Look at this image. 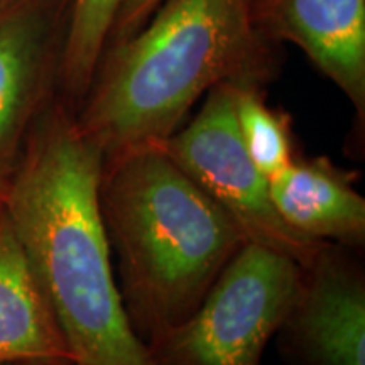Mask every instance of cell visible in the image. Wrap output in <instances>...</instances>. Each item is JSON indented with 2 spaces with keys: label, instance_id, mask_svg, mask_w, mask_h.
Segmentation results:
<instances>
[{
  "label": "cell",
  "instance_id": "obj_5",
  "mask_svg": "<svg viewBox=\"0 0 365 365\" xmlns=\"http://www.w3.org/2000/svg\"><path fill=\"white\" fill-rule=\"evenodd\" d=\"M235 86L222 83L210 90L190 124L158 148L234 218L247 244L274 250L307 267L327 242L298 234L277 213L269 180L242 143Z\"/></svg>",
  "mask_w": 365,
  "mask_h": 365
},
{
  "label": "cell",
  "instance_id": "obj_1",
  "mask_svg": "<svg viewBox=\"0 0 365 365\" xmlns=\"http://www.w3.org/2000/svg\"><path fill=\"white\" fill-rule=\"evenodd\" d=\"M103 159L56 97L7 180L4 208L78 365H150L130 328L98 207Z\"/></svg>",
  "mask_w": 365,
  "mask_h": 365
},
{
  "label": "cell",
  "instance_id": "obj_9",
  "mask_svg": "<svg viewBox=\"0 0 365 365\" xmlns=\"http://www.w3.org/2000/svg\"><path fill=\"white\" fill-rule=\"evenodd\" d=\"M271 198L282 220L312 240L345 247L365 245V200L354 176L328 158L294 161L269 180Z\"/></svg>",
  "mask_w": 365,
  "mask_h": 365
},
{
  "label": "cell",
  "instance_id": "obj_11",
  "mask_svg": "<svg viewBox=\"0 0 365 365\" xmlns=\"http://www.w3.org/2000/svg\"><path fill=\"white\" fill-rule=\"evenodd\" d=\"M120 4L122 0H70L58 91L73 112L78 110L90 88Z\"/></svg>",
  "mask_w": 365,
  "mask_h": 365
},
{
  "label": "cell",
  "instance_id": "obj_10",
  "mask_svg": "<svg viewBox=\"0 0 365 365\" xmlns=\"http://www.w3.org/2000/svg\"><path fill=\"white\" fill-rule=\"evenodd\" d=\"M73 359L9 215L0 203V364Z\"/></svg>",
  "mask_w": 365,
  "mask_h": 365
},
{
  "label": "cell",
  "instance_id": "obj_2",
  "mask_svg": "<svg viewBox=\"0 0 365 365\" xmlns=\"http://www.w3.org/2000/svg\"><path fill=\"white\" fill-rule=\"evenodd\" d=\"M276 71L252 0H164L140 29L105 49L76 127L108 163L161 145L217 85L264 88Z\"/></svg>",
  "mask_w": 365,
  "mask_h": 365
},
{
  "label": "cell",
  "instance_id": "obj_12",
  "mask_svg": "<svg viewBox=\"0 0 365 365\" xmlns=\"http://www.w3.org/2000/svg\"><path fill=\"white\" fill-rule=\"evenodd\" d=\"M257 86H235L237 125L250 159L267 180L294 161L287 117L269 107Z\"/></svg>",
  "mask_w": 365,
  "mask_h": 365
},
{
  "label": "cell",
  "instance_id": "obj_13",
  "mask_svg": "<svg viewBox=\"0 0 365 365\" xmlns=\"http://www.w3.org/2000/svg\"><path fill=\"white\" fill-rule=\"evenodd\" d=\"M163 2L164 0H122L115 19H113L108 44L124 41L134 34L148 22Z\"/></svg>",
  "mask_w": 365,
  "mask_h": 365
},
{
  "label": "cell",
  "instance_id": "obj_8",
  "mask_svg": "<svg viewBox=\"0 0 365 365\" xmlns=\"http://www.w3.org/2000/svg\"><path fill=\"white\" fill-rule=\"evenodd\" d=\"M257 29L303 51L365 124V0H252Z\"/></svg>",
  "mask_w": 365,
  "mask_h": 365
},
{
  "label": "cell",
  "instance_id": "obj_3",
  "mask_svg": "<svg viewBox=\"0 0 365 365\" xmlns=\"http://www.w3.org/2000/svg\"><path fill=\"white\" fill-rule=\"evenodd\" d=\"M98 207L127 319L145 345L185 322L247 244L158 145L103 163Z\"/></svg>",
  "mask_w": 365,
  "mask_h": 365
},
{
  "label": "cell",
  "instance_id": "obj_4",
  "mask_svg": "<svg viewBox=\"0 0 365 365\" xmlns=\"http://www.w3.org/2000/svg\"><path fill=\"white\" fill-rule=\"evenodd\" d=\"M299 277L293 259L245 244L202 304L145 345L150 365H262Z\"/></svg>",
  "mask_w": 365,
  "mask_h": 365
},
{
  "label": "cell",
  "instance_id": "obj_15",
  "mask_svg": "<svg viewBox=\"0 0 365 365\" xmlns=\"http://www.w3.org/2000/svg\"><path fill=\"white\" fill-rule=\"evenodd\" d=\"M6 186H7V180L0 182V203L4 202V193H6Z\"/></svg>",
  "mask_w": 365,
  "mask_h": 365
},
{
  "label": "cell",
  "instance_id": "obj_6",
  "mask_svg": "<svg viewBox=\"0 0 365 365\" xmlns=\"http://www.w3.org/2000/svg\"><path fill=\"white\" fill-rule=\"evenodd\" d=\"M70 0H0V182L56 98Z\"/></svg>",
  "mask_w": 365,
  "mask_h": 365
},
{
  "label": "cell",
  "instance_id": "obj_14",
  "mask_svg": "<svg viewBox=\"0 0 365 365\" xmlns=\"http://www.w3.org/2000/svg\"><path fill=\"white\" fill-rule=\"evenodd\" d=\"M0 365H78L75 359H31V360H14Z\"/></svg>",
  "mask_w": 365,
  "mask_h": 365
},
{
  "label": "cell",
  "instance_id": "obj_7",
  "mask_svg": "<svg viewBox=\"0 0 365 365\" xmlns=\"http://www.w3.org/2000/svg\"><path fill=\"white\" fill-rule=\"evenodd\" d=\"M287 365H365V269L359 249L327 242L277 328Z\"/></svg>",
  "mask_w": 365,
  "mask_h": 365
}]
</instances>
